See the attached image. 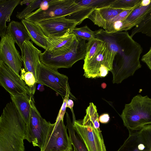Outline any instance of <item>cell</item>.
<instances>
[{
  "instance_id": "obj_33",
  "label": "cell",
  "mask_w": 151,
  "mask_h": 151,
  "mask_svg": "<svg viewBox=\"0 0 151 151\" xmlns=\"http://www.w3.org/2000/svg\"><path fill=\"white\" fill-rule=\"evenodd\" d=\"M99 121L102 123H107L109 121L110 116L108 114H104L101 115L99 118Z\"/></svg>"
},
{
  "instance_id": "obj_7",
  "label": "cell",
  "mask_w": 151,
  "mask_h": 151,
  "mask_svg": "<svg viewBox=\"0 0 151 151\" xmlns=\"http://www.w3.org/2000/svg\"><path fill=\"white\" fill-rule=\"evenodd\" d=\"M68 78L60 73L58 69L45 65L41 62L39 64L36 83L48 87L64 98L68 94L70 98L76 100L71 93L68 83Z\"/></svg>"
},
{
  "instance_id": "obj_26",
  "label": "cell",
  "mask_w": 151,
  "mask_h": 151,
  "mask_svg": "<svg viewBox=\"0 0 151 151\" xmlns=\"http://www.w3.org/2000/svg\"><path fill=\"white\" fill-rule=\"evenodd\" d=\"M139 33L151 37V13L144 20L132 29L130 36L132 37Z\"/></svg>"
},
{
  "instance_id": "obj_14",
  "label": "cell",
  "mask_w": 151,
  "mask_h": 151,
  "mask_svg": "<svg viewBox=\"0 0 151 151\" xmlns=\"http://www.w3.org/2000/svg\"><path fill=\"white\" fill-rule=\"evenodd\" d=\"M129 132L128 137L117 151H151V124Z\"/></svg>"
},
{
  "instance_id": "obj_24",
  "label": "cell",
  "mask_w": 151,
  "mask_h": 151,
  "mask_svg": "<svg viewBox=\"0 0 151 151\" xmlns=\"http://www.w3.org/2000/svg\"><path fill=\"white\" fill-rule=\"evenodd\" d=\"M105 42L96 38L89 40L86 43V53L84 63L89 61L102 47Z\"/></svg>"
},
{
  "instance_id": "obj_38",
  "label": "cell",
  "mask_w": 151,
  "mask_h": 151,
  "mask_svg": "<svg viewBox=\"0 0 151 151\" xmlns=\"http://www.w3.org/2000/svg\"><path fill=\"white\" fill-rule=\"evenodd\" d=\"M70 151H73V150H71Z\"/></svg>"
},
{
  "instance_id": "obj_19",
  "label": "cell",
  "mask_w": 151,
  "mask_h": 151,
  "mask_svg": "<svg viewBox=\"0 0 151 151\" xmlns=\"http://www.w3.org/2000/svg\"><path fill=\"white\" fill-rule=\"evenodd\" d=\"M124 10H125L114 8L109 6L94 10L88 18L91 20L95 24L100 27L104 23L113 19Z\"/></svg>"
},
{
  "instance_id": "obj_12",
  "label": "cell",
  "mask_w": 151,
  "mask_h": 151,
  "mask_svg": "<svg viewBox=\"0 0 151 151\" xmlns=\"http://www.w3.org/2000/svg\"><path fill=\"white\" fill-rule=\"evenodd\" d=\"M15 41L9 34L1 37L0 60L3 61L19 76L22 69L21 56L15 46Z\"/></svg>"
},
{
  "instance_id": "obj_3",
  "label": "cell",
  "mask_w": 151,
  "mask_h": 151,
  "mask_svg": "<svg viewBox=\"0 0 151 151\" xmlns=\"http://www.w3.org/2000/svg\"><path fill=\"white\" fill-rule=\"evenodd\" d=\"M46 10L38 9L27 16L24 19L36 22L48 18L64 17L76 20L80 24L95 9L85 7L76 4L75 0H50Z\"/></svg>"
},
{
  "instance_id": "obj_17",
  "label": "cell",
  "mask_w": 151,
  "mask_h": 151,
  "mask_svg": "<svg viewBox=\"0 0 151 151\" xmlns=\"http://www.w3.org/2000/svg\"><path fill=\"white\" fill-rule=\"evenodd\" d=\"M21 0H0V36L6 33L7 26L6 23L10 22V17L16 7L20 4Z\"/></svg>"
},
{
  "instance_id": "obj_31",
  "label": "cell",
  "mask_w": 151,
  "mask_h": 151,
  "mask_svg": "<svg viewBox=\"0 0 151 151\" xmlns=\"http://www.w3.org/2000/svg\"><path fill=\"white\" fill-rule=\"evenodd\" d=\"M69 97H70V96L68 94H67L63 99V103L59 111L56 119H63L64 114L66 112L65 111L67 107V104Z\"/></svg>"
},
{
  "instance_id": "obj_29",
  "label": "cell",
  "mask_w": 151,
  "mask_h": 151,
  "mask_svg": "<svg viewBox=\"0 0 151 151\" xmlns=\"http://www.w3.org/2000/svg\"><path fill=\"white\" fill-rule=\"evenodd\" d=\"M141 1V0H114L110 6L115 9H129L134 8Z\"/></svg>"
},
{
  "instance_id": "obj_36",
  "label": "cell",
  "mask_w": 151,
  "mask_h": 151,
  "mask_svg": "<svg viewBox=\"0 0 151 151\" xmlns=\"http://www.w3.org/2000/svg\"><path fill=\"white\" fill-rule=\"evenodd\" d=\"M37 89L40 91H43L44 90V85L39 84L38 85Z\"/></svg>"
},
{
  "instance_id": "obj_1",
  "label": "cell",
  "mask_w": 151,
  "mask_h": 151,
  "mask_svg": "<svg viewBox=\"0 0 151 151\" xmlns=\"http://www.w3.org/2000/svg\"><path fill=\"white\" fill-rule=\"evenodd\" d=\"M96 38L105 42L113 62V83L119 84L141 67L139 61L143 49L127 31L108 33L103 29L96 30Z\"/></svg>"
},
{
  "instance_id": "obj_11",
  "label": "cell",
  "mask_w": 151,
  "mask_h": 151,
  "mask_svg": "<svg viewBox=\"0 0 151 151\" xmlns=\"http://www.w3.org/2000/svg\"><path fill=\"white\" fill-rule=\"evenodd\" d=\"M0 84L10 95L23 93L31 95L29 87L15 72L0 60Z\"/></svg>"
},
{
  "instance_id": "obj_21",
  "label": "cell",
  "mask_w": 151,
  "mask_h": 151,
  "mask_svg": "<svg viewBox=\"0 0 151 151\" xmlns=\"http://www.w3.org/2000/svg\"><path fill=\"white\" fill-rule=\"evenodd\" d=\"M47 37L49 45L47 50L51 52H59L66 49L77 38L73 33H67L59 37Z\"/></svg>"
},
{
  "instance_id": "obj_25",
  "label": "cell",
  "mask_w": 151,
  "mask_h": 151,
  "mask_svg": "<svg viewBox=\"0 0 151 151\" xmlns=\"http://www.w3.org/2000/svg\"><path fill=\"white\" fill-rule=\"evenodd\" d=\"M114 0H75V2L83 7L98 9L110 6Z\"/></svg>"
},
{
  "instance_id": "obj_23",
  "label": "cell",
  "mask_w": 151,
  "mask_h": 151,
  "mask_svg": "<svg viewBox=\"0 0 151 151\" xmlns=\"http://www.w3.org/2000/svg\"><path fill=\"white\" fill-rule=\"evenodd\" d=\"M66 113L67 122L66 126L68 130L73 151H88L83 140L75 129L68 114L67 112Z\"/></svg>"
},
{
  "instance_id": "obj_13",
  "label": "cell",
  "mask_w": 151,
  "mask_h": 151,
  "mask_svg": "<svg viewBox=\"0 0 151 151\" xmlns=\"http://www.w3.org/2000/svg\"><path fill=\"white\" fill-rule=\"evenodd\" d=\"M35 22L48 37H59L67 33H72V30L78 25L76 20L64 17H52Z\"/></svg>"
},
{
  "instance_id": "obj_10",
  "label": "cell",
  "mask_w": 151,
  "mask_h": 151,
  "mask_svg": "<svg viewBox=\"0 0 151 151\" xmlns=\"http://www.w3.org/2000/svg\"><path fill=\"white\" fill-rule=\"evenodd\" d=\"M112 64L105 42L104 46L89 61L84 64L83 76L88 78L104 77L109 71L112 70Z\"/></svg>"
},
{
  "instance_id": "obj_35",
  "label": "cell",
  "mask_w": 151,
  "mask_h": 151,
  "mask_svg": "<svg viewBox=\"0 0 151 151\" xmlns=\"http://www.w3.org/2000/svg\"><path fill=\"white\" fill-rule=\"evenodd\" d=\"M33 0H22L20 3L21 5H22L23 4H26L29 3H30L32 2Z\"/></svg>"
},
{
  "instance_id": "obj_28",
  "label": "cell",
  "mask_w": 151,
  "mask_h": 151,
  "mask_svg": "<svg viewBox=\"0 0 151 151\" xmlns=\"http://www.w3.org/2000/svg\"><path fill=\"white\" fill-rule=\"evenodd\" d=\"M20 76L26 85L29 87L31 94L34 95L36 90V79L34 74L29 72H27L22 68L20 72Z\"/></svg>"
},
{
  "instance_id": "obj_5",
  "label": "cell",
  "mask_w": 151,
  "mask_h": 151,
  "mask_svg": "<svg viewBox=\"0 0 151 151\" xmlns=\"http://www.w3.org/2000/svg\"><path fill=\"white\" fill-rule=\"evenodd\" d=\"M86 41L76 38L71 45L65 50L55 52L45 50L40 55V61L45 65L57 69L70 68L78 61L85 59Z\"/></svg>"
},
{
  "instance_id": "obj_37",
  "label": "cell",
  "mask_w": 151,
  "mask_h": 151,
  "mask_svg": "<svg viewBox=\"0 0 151 151\" xmlns=\"http://www.w3.org/2000/svg\"><path fill=\"white\" fill-rule=\"evenodd\" d=\"M101 87L103 88H105L106 87V83H103L101 84Z\"/></svg>"
},
{
  "instance_id": "obj_16",
  "label": "cell",
  "mask_w": 151,
  "mask_h": 151,
  "mask_svg": "<svg viewBox=\"0 0 151 151\" xmlns=\"http://www.w3.org/2000/svg\"><path fill=\"white\" fill-rule=\"evenodd\" d=\"M21 22L25 26L30 40L37 45L45 50H48L49 42L40 27L35 22L25 19Z\"/></svg>"
},
{
  "instance_id": "obj_30",
  "label": "cell",
  "mask_w": 151,
  "mask_h": 151,
  "mask_svg": "<svg viewBox=\"0 0 151 151\" xmlns=\"http://www.w3.org/2000/svg\"><path fill=\"white\" fill-rule=\"evenodd\" d=\"M43 1V0H33L22 11L17 12L16 17L19 19H24L27 16L32 13L34 10L40 8Z\"/></svg>"
},
{
  "instance_id": "obj_22",
  "label": "cell",
  "mask_w": 151,
  "mask_h": 151,
  "mask_svg": "<svg viewBox=\"0 0 151 151\" xmlns=\"http://www.w3.org/2000/svg\"><path fill=\"white\" fill-rule=\"evenodd\" d=\"M141 2L125 19L131 29L139 24L151 13V2L147 6L141 5Z\"/></svg>"
},
{
  "instance_id": "obj_15",
  "label": "cell",
  "mask_w": 151,
  "mask_h": 151,
  "mask_svg": "<svg viewBox=\"0 0 151 151\" xmlns=\"http://www.w3.org/2000/svg\"><path fill=\"white\" fill-rule=\"evenodd\" d=\"M22 49L21 56L24 68L26 71L34 74L36 83L38 67L40 62V55L42 51L35 47L30 40L24 42Z\"/></svg>"
},
{
  "instance_id": "obj_2",
  "label": "cell",
  "mask_w": 151,
  "mask_h": 151,
  "mask_svg": "<svg viewBox=\"0 0 151 151\" xmlns=\"http://www.w3.org/2000/svg\"><path fill=\"white\" fill-rule=\"evenodd\" d=\"M26 125L14 103H7L0 117V151H24Z\"/></svg>"
},
{
  "instance_id": "obj_20",
  "label": "cell",
  "mask_w": 151,
  "mask_h": 151,
  "mask_svg": "<svg viewBox=\"0 0 151 151\" xmlns=\"http://www.w3.org/2000/svg\"><path fill=\"white\" fill-rule=\"evenodd\" d=\"M30 96L27 93L10 95L14 103L26 124L29 122L31 114Z\"/></svg>"
},
{
  "instance_id": "obj_9",
  "label": "cell",
  "mask_w": 151,
  "mask_h": 151,
  "mask_svg": "<svg viewBox=\"0 0 151 151\" xmlns=\"http://www.w3.org/2000/svg\"><path fill=\"white\" fill-rule=\"evenodd\" d=\"M63 119H57L52 124L40 151H70L72 144Z\"/></svg>"
},
{
  "instance_id": "obj_27",
  "label": "cell",
  "mask_w": 151,
  "mask_h": 151,
  "mask_svg": "<svg viewBox=\"0 0 151 151\" xmlns=\"http://www.w3.org/2000/svg\"><path fill=\"white\" fill-rule=\"evenodd\" d=\"M71 33L78 39L88 41L96 38L95 31H92L87 25L79 28L76 27L72 30Z\"/></svg>"
},
{
  "instance_id": "obj_18",
  "label": "cell",
  "mask_w": 151,
  "mask_h": 151,
  "mask_svg": "<svg viewBox=\"0 0 151 151\" xmlns=\"http://www.w3.org/2000/svg\"><path fill=\"white\" fill-rule=\"evenodd\" d=\"M6 33L9 34L12 36L20 48L22 53L24 42L30 40L24 24L21 21H12L7 26Z\"/></svg>"
},
{
  "instance_id": "obj_6",
  "label": "cell",
  "mask_w": 151,
  "mask_h": 151,
  "mask_svg": "<svg viewBox=\"0 0 151 151\" xmlns=\"http://www.w3.org/2000/svg\"><path fill=\"white\" fill-rule=\"evenodd\" d=\"M82 120L73 122L74 127L84 142L88 151H106L99 128L98 114L87 112Z\"/></svg>"
},
{
  "instance_id": "obj_4",
  "label": "cell",
  "mask_w": 151,
  "mask_h": 151,
  "mask_svg": "<svg viewBox=\"0 0 151 151\" xmlns=\"http://www.w3.org/2000/svg\"><path fill=\"white\" fill-rule=\"evenodd\" d=\"M121 117L129 132L151 124V99L147 96H135L125 105Z\"/></svg>"
},
{
  "instance_id": "obj_32",
  "label": "cell",
  "mask_w": 151,
  "mask_h": 151,
  "mask_svg": "<svg viewBox=\"0 0 151 151\" xmlns=\"http://www.w3.org/2000/svg\"><path fill=\"white\" fill-rule=\"evenodd\" d=\"M141 60L151 70V47L148 51L142 56Z\"/></svg>"
},
{
  "instance_id": "obj_34",
  "label": "cell",
  "mask_w": 151,
  "mask_h": 151,
  "mask_svg": "<svg viewBox=\"0 0 151 151\" xmlns=\"http://www.w3.org/2000/svg\"><path fill=\"white\" fill-rule=\"evenodd\" d=\"M73 101L71 99H68L67 104V107H68L70 109L71 111L72 112L73 116V121L76 120L75 115L73 110Z\"/></svg>"
},
{
  "instance_id": "obj_8",
  "label": "cell",
  "mask_w": 151,
  "mask_h": 151,
  "mask_svg": "<svg viewBox=\"0 0 151 151\" xmlns=\"http://www.w3.org/2000/svg\"><path fill=\"white\" fill-rule=\"evenodd\" d=\"M33 96H30L31 116L26 125L25 139L32 143L34 146L38 147L41 149L52 124L41 116L36 107Z\"/></svg>"
}]
</instances>
